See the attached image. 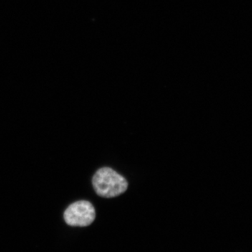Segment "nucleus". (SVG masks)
<instances>
[{
    "label": "nucleus",
    "instance_id": "1",
    "mask_svg": "<svg viewBox=\"0 0 252 252\" xmlns=\"http://www.w3.org/2000/svg\"><path fill=\"white\" fill-rule=\"evenodd\" d=\"M92 182L96 193L107 198L125 193L128 185L124 177L109 167L99 169L93 177Z\"/></svg>",
    "mask_w": 252,
    "mask_h": 252
},
{
    "label": "nucleus",
    "instance_id": "2",
    "mask_svg": "<svg viewBox=\"0 0 252 252\" xmlns=\"http://www.w3.org/2000/svg\"><path fill=\"white\" fill-rule=\"evenodd\" d=\"M95 219L94 205L86 200H79L71 204L64 212V220L71 226L86 227Z\"/></svg>",
    "mask_w": 252,
    "mask_h": 252
}]
</instances>
